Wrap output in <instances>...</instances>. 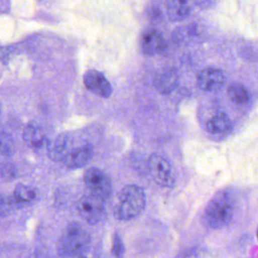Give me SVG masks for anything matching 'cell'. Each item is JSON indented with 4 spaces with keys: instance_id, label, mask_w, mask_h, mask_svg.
<instances>
[{
    "instance_id": "1",
    "label": "cell",
    "mask_w": 258,
    "mask_h": 258,
    "mask_svg": "<svg viewBox=\"0 0 258 258\" xmlns=\"http://www.w3.org/2000/svg\"><path fill=\"white\" fill-rule=\"evenodd\" d=\"M146 205V194L141 187L134 184L125 185L114 201V217L122 221L132 220L143 212Z\"/></svg>"
},
{
    "instance_id": "2",
    "label": "cell",
    "mask_w": 258,
    "mask_h": 258,
    "mask_svg": "<svg viewBox=\"0 0 258 258\" xmlns=\"http://www.w3.org/2000/svg\"><path fill=\"white\" fill-rule=\"evenodd\" d=\"M235 211V198L229 190H222L210 201L205 209V221L210 227L219 229L227 226Z\"/></svg>"
},
{
    "instance_id": "3",
    "label": "cell",
    "mask_w": 258,
    "mask_h": 258,
    "mask_svg": "<svg viewBox=\"0 0 258 258\" xmlns=\"http://www.w3.org/2000/svg\"><path fill=\"white\" fill-rule=\"evenodd\" d=\"M91 238L80 223H72L63 232L57 245L62 256H86L90 250Z\"/></svg>"
},
{
    "instance_id": "4",
    "label": "cell",
    "mask_w": 258,
    "mask_h": 258,
    "mask_svg": "<svg viewBox=\"0 0 258 258\" xmlns=\"http://www.w3.org/2000/svg\"><path fill=\"white\" fill-rule=\"evenodd\" d=\"M148 168L155 182L163 187H173L176 181L171 164L167 158L158 154L151 155Z\"/></svg>"
},
{
    "instance_id": "5",
    "label": "cell",
    "mask_w": 258,
    "mask_h": 258,
    "mask_svg": "<svg viewBox=\"0 0 258 258\" xmlns=\"http://www.w3.org/2000/svg\"><path fill=\"white\" fill-rule=\"evenodd\" d=\"M84 182L92 195L106 201L111 197L112 185L111 180L102 170L92 167L86 171L84 176Z\"/></svg>"
},
{
    "instance_id": "6",
    "label": "cell",
    "mask_w": 258,
    "mask_h": 258,
    "mask_svg": "<svg viewBox=\"0 0 258 258\" xmlns=\"http://www.w3.org/2000/svg\"><path fill=\"white\" fill-rule=\"evenodd\" d=\"M104 202L93 195L84 196L78 202V212L89 224H98L104 220L106 214Z\"/></svg>"
},
{
    "instance_id": "7",
    "label": "cell",
    "mask_w": 258,
    "mask_h": 258,
    "mask_svg": "<svg viewBox=\"0 0 258 258\" xmlns=\"http://www.w3.org/2000/svg\"><path fill=\"white\" fill-rule=\"evenodd\" d=\"M85 87L90 91L102 98H109L112 93V87L108 80L100 72L90 70L84 75Z\"/></svg>"
},
{
    "instance_id": "8",
    "label": "cell",
    "mask_w": 258,
    "mask_h": 258,
    "mask_svg": "<svg viewBox=\"0 0 258 258\" xmlns=\"http://www.w3.org/2000/svg\"><path fill=\"white\" fill-rule=\"evenodd\" d=\"M224 75L221 71L215 69H206L199 72L197 83L202 90L216 92L222 88L225 84Z\"/></svg>"
},
{
    "instance_id": "9",
    "label": "cell",
    "mask_w": 258,
    "mask_h": 258,
    "mask_svg": "<svg viewBox=\"0 0 258 258\" xmlns=\"http://www.w3.org/2000/svg\"><path fill=\"white\" fill-rule=\"evenodd\" d=\"M93 152L91 145H83L71 150L63 160V162L69 168H81L87 165L93 158Z\"/></svg>"
},
{
    "instance_id": "10",
    "label": "cell",
    "mask_w": 258,
    "mask_h": 258,
    "mask_svg": "<svg viewBox=\"0 0 258 258\" xmlns=\"http://www.w3.org/2000/svg\"><path fill=\"white\" fill-rule=\"evenodd\" d=\"M167 47V43L161 33L155 29L146 31L141 39V49L145 55L161 53Z\"/></svg>"
},
{
    "instance_id": "11",
    "label": "cell",
    "mask_w": 258,
    "mask_h": 258,
    "mask_svg": "<svg viewBox=\"0 0 258 258\" xmlns=\"http://www.w3.org/2000/svg\"><path fill=\"white\" fill-rule=\"evenodd\" d=\"M23 140L29 147L37 151L46 149L50 142L46 139L42 130L34 124H28L23 131Z\"/></svg>"
},
{
    "instance_id": "12",
    "label": "cell",
    "mask_w": 258,
    "mask_h": 258,
    "mask_svg": "<svg viewBox=\"0 0 258 258\" xmlns=\"http://www.w3.org/2000/svg\"><path fill=\"white\" fill-rule=\"evenodd\" d=\"M179 75L175 69H169L158 75L155 81V87L161 94L171 93L177 87Z\"/></svg>"
},
{
    "instance_id": "13",
    "label": "cell",
    "mask_w": 258,
    "mask_h": 258,
    "mask_svg": "<svg viewBox=\"0 0 258 258\" xmlns=\"http://www.w3.org/2000/svg\"><path fill=\"white\" fill-rule=\"evenodd\" d=\"M191 0H169L167 14L172 22H180L191 13Z\"/></svg>"
},
{
    "instance_id": "14",
    "label": "cell",
    "mask_w": 258,
    "mask_h": 258,
    "mask_svg": "<svg viewBox=\"0 0 258 258\" xmlns=\"http://www.w3.org/2000/svg\"><path fill=\"white\" fill-rule=\"evenodd\" d=\"M69 137L66 134H60L55 140L49 143L48 147V156L53 161H63L70 151Z\"/></svg>"
},
{
    "instance_id": "15",
    "label": "cell",
    "mask_w": 258,
    "mask_h": 258,
    "mask_svg": "<svg viewBox=\"0 0 258 258\" xmlns=\"http://www.w3.org/2000/svg\"><path fill=\"white\" fill-rule=\"evenodd\" d=\"M232 128V122L229 116L225 113H218L211 117L207 123V129L208 132L214 135L226 134L230 131Z\"/></svg>"
},
{
    "instance_id": "16",
    "label": "cell",
    "mask_w": 258,
    "mask_h": 258,
    "mask_svg": "<svg viewBox=\"0 0 258 258\" xmlns=\"http://www.w3.org/2000/svg\"><path fill=\"white\" fill-rule=\"evenodd\" d=\"M228 96L232 102L237 105H244L250 100L248 91L241 84L231 85L228 90Z\"/></svg>"
},
{
    "instance_id": "17",
    "label": "cell",
    "mask_w": 258,
    "mask_h": 258,
    "mask_svg": "<svg viewBox=\"0 0 258 258\" xmlns=\"http://www.w3.org/2000/svg\"><path fill=\"white\" fill-rule=\"evenodd\" d=\"M34 190L28 185H18L14 191V198L16 203H29L35 199Z\"/></svg>"
},
{
    "instance_id": "18",
    "label": "cell",
    "mask_w": 258,
    "mask_h": 258,
    "mask_svg": "<svg viewBox=\"0 0 258 258\" xmlns=\"http://www.w3.org/2000/svg\"><path fill=\"white\" fill-rule=\"evenodd\" d=\"M15 151V145L13 139L7 133L2 132L1 135V154L4 156L10 157L13 155Z\"/></svg>"
},
{
    "instance_id": "19",
    "label": "cell",
    "mask_w": 258,
    "mask_h": 258,
    "mask_svg": "<svg viewBox=\"0 0 258 258\" xmlns=\"http://www.w3.org/2000/svg\"><path fill=\"white\" fill-rule=\"evenodd\" d=\"M197 27L188 26L181 28L176 36V40L179 42H184L185 40H190L198 35Z\"/></svg>"
},
{
    "instance_id": "20",
    "label": "cell",
    "mask_w": 258,
    "mask_h": 258,
    "mask_svg": "<svg viewBox=\"0 0 258 258\" xmlns=\"http://www.w3.org/2000/svg\"><path fill=\"white\" fill-rule=\"evenodd\" d=\"M17 176V170L13 164L5 163L1 166V176L6 181L13 180Z\"/></svg>"
},
{
    "instance_id": "21",
    "label": "cell",
    "mask_w": 258,
    "mask_h": 258,
    "mask_svg": "<svg viewBox=\"0 0 258 258\" xmlns=\"http://www.w3.org/2000/svg\"><path fill=\"white\" fill-rule=\"evenodd\" d=\"M124 245L123 241L118 234H114L113 238L112 247H111V253L116 257H121L124 254Z\"/></svg>"
},
{
    "instance_id": "22",
    "label": "cell",
    "mask_w": 258,
    "mask_h": 258,
    "mask_svg": "<svg viewBox=\"0 0 258 258\" xmlns=\"http://www.w3.org/2000/svg\"><path fill=\"white\" fill-rule=\"evenodd\" d=\"M217 0H195L196 4L200 8L207 9L213 7L216 4Z\"/></svg>"
},
{
    "instance_id": "23",
    "label": "cell",
    "mask_w": 258,
    "mask_h": 258,
    "mask_svg": "<svg viewBox=\"0 0 258 258\" xmlns=\"http://www.w3.org/2000/svg\"><path fill=\"white\" fill-rule=\"evenodd\" d=\"M257 238H258V230H257Z\"/></svg>"
}]
</instances>
